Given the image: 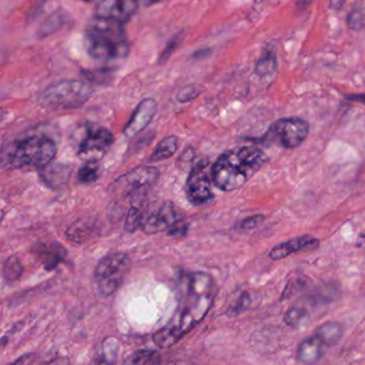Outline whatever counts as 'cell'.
<instances>
[{"instance_id":"obj_1","label":"cell","mask_w":365,"mask_h":365,"mask_svg":"<svg viewBox=\"0 0 365 365\" xmlns=\"http://www.w3.org/2000/svg\"><path fill=\"white\" fill-rule=\"evenodd\" d=\"M216 296L214 279L206 272L184 274L179 287V304L170 321L154 334L160 349L177 344L182 336L199 325L210 310Z\"/></svg>"},{"instance_id":"obj_2","label":"cell","mask_w":365,"mask_h":365,"mask_svg":"<svg viewBox=\"0 0 365 365\" xmlns=\"http://www.w3.org/2000/svg\"><path fill=\"white\" fill-rule=\"evenodd\" d=\"M267 162V155L259 148L244 147L221 154L210 167L212 181L222 191L244 186Z\"/></svg>"},{"instance_id":"obj_3","label":"cell","mask_w":365,"mask_h":365,"mask_svg":"<svg viewBox=\"0 0 365 365\" xmlns=\"http://www.w3.org/2000/svg\"><path fill=\"white\" fill-rule=\"evenodd\" d=\"M86 47L90 57L101 62L122 61L130 53L123 24L94 15L86 28Z\"/></svg>"},{"instance_id":"obj_4","label":"cell","mask_w":365,"mask_h":365,"mask_svg":"<svg viewBox=\"0 0 365 365\" xmlns=\"http://www.w3.org/2000/svg\"><path fill=\"white\" fill-rule=\"evenodd\" d=\"M57 154L55 141L42 133H34L13 143L4 151L2 163L11 168H38L48 166Z\"/></svg>"},{"instance_id":"obj_5","label":"cell","mask_w":365,"mask_h":365,"mask_svg":"<svg viewBox=\"0 0 365 365\" xmlns=\"http://www.w3.org/2000/svg\"><path fill=\"white\" fill-rule=\"evenodd\" d=\"M92 94L93 89L85 81L66 79L48 86L41 93L38 102L46 108H79L90 100Z\"/></svg>"},{"instance_id":"obj_6","label":"cell","mask_w":365,"mask_h":365,"mask_svg":"<svg viewBox=\"0 0 365 365\" xmlns=\"http://www.w3.org/2000/svg\"><path fill=\"white\" fill-rule=\"evenodd\" d=\"M130 268V259L126 253H113L103 257L94 272L101 295L108 297L117 292Z\"/></svg>"},{"instance_id":"obj_7","label":"cell","mask_w":365,"mask_h":365,"mask_svg":"<svg viewBox=\"0 0 365 365\" xmlns=\"http://www.w3.org/2000/svg\"><path fill=\"white\" fill-rule=\"evenodd\" d=\"M310 132L309 123L300 118H283L270 126L262 143H274L284 149L299 147Z\"/></svg>"},{"instance_id":"obj_8","label":"cell","mask_w":365,"mask_h":365,"mask_svg":"<svg viewBox=\"0 0 365 365\" xmlns=\"http://www.w3.org/2000/svg\"><path fill=\"white\" fill-rule=\"evenodd\" d=\"M212 175L210 165L206 162L195 164L186 182V195L193 205H202L212 199Z\"/></svg>"},{"instance_id":"obj_9","label":"cell","mask_w":365,"mask_h":365,"mask_svg":"<svg viewBox=\"0 0 365 365\" xmlns=\"http://www.w3.org/2000/svg\"><path fill=\"white\" fill-rule=\"evenodd\" d=\"M113 143V134L107 128H88L83 140L79 143L78 156L86 163L100 162Z\"/></svg>"},{"instance_id":"obj_10","label":"cell","mask_w":365,"mask_h":365,"mask_svg":"<svg viewBox=\"0 0 365 365\" xmlns=\"http://www.w3.org/2000/svg\"><path fill=\"white\" fill-rule=\"evenodd\" d=\"M181 221H184V218L177 206L173 202H164L149 214H143L141 227L147 234H158L170 231Z\"/></svg>"},{"instance_id":"obj_11","label":"cell","mask_w":365,"mask_h":365,"mask_svg":"<svg viewBox=\"0 0 365 365\" xmlns=\"http://www.w3.org/2000/svg\"><path fill=\"white\" fill-rule=\"evenodd\" d=\"M158 177H160V171L155 167H137L113 182V191L120 195H130L134 191L153 185L158 181Z\"/></svg>"},{"instance_id":"obj_12","label":"cell","mask_w":365,"mask_h":365,"mask_svg":"<svg viewBox=\"0 0 365 365\" xmlns=\"http://www.w3.org/2000/svg\"><path fill=\"white\" fill-rule=\"evenodd\" d=\"M138 0H100L96 15L126 24L138 10Z\"/></svg>"},{"instance_id":"obj_13","label":"cell","mask_w":365,"mask_h":365,"mask_svg":"<svg viewBox=\"0 0 365 365\" xmlns=\"http://www.w3.org/2000/svg\"><path fill=\"white\" fill-rule=\"evenodd\" d=\"M158 111V104L153 98H145L137 106L128 123L124 128V135L128 138L136 136L145 130L155 115Z\"/></svg>"},{"instance_id":"obj_14","label":"cell","mask_w":365,"mask_h":365,"mask_svg":"<svg viewBox=\"0 0 365 365\" xmlns=\"http://www.w3.org/2000/svg\"><path fill=\"white\" fill-rule=\"evenodd\" d=\"M319 240L313 236H302V237L293 238L282 244L277 245L270 251V259L274 261L285 259L294 253L304 252V251H313L319 248Z\"/></svg>"},{"instance_id":"obj_15","label":"cell","mask_w":365,"mask_h":365,"mask_svg":"<svg viewBox=\"0 0 365 365\" xmlns=\"http://www.w3.org/2000/svg\"><path fill=\"white\" fill-rule=\"evenodd\" d=\"M32 250L46 270L55 269L66 257V249L57 242H36Z\"/></svg>"},{"instance_id":"obj_16","label":"cell","mask_w":365,"mask_h":365,"mask_svg":"<svg viewBox=\"0 0 365 365\" xmlns=\"http://www.w3.org/2000/svg\"><path fill=\"white\" fill-rule=\"evenodd\" d=\"M327 349V345L313 332V334L304 339L298 346V361L304 365L317 364L324 357Z\"/></svg>"},{"instance_id":"obj_17","label":"cell","mask_w":365,"mask_h":365,"mask_svg":"<svg viewBox=\"0 0 365 365\" xmlns=\"http://www.w3.org/2000/svg\"><path fill=\"white\" fill-rule=\"evenodd\" d=\"M314 334L323 340L328 349L334 346L344 334V328L336 322H327L315 329Z\"/></svg>"},{"instance_id":"obj_18","label":"cell","mask_w":365,"mask_h":365,"mask_svg":"<svg viewBox=\"0 0 365 365\" xmlns=\"http://www.w3.org/2000/svg\"><path fill=\"white\" fill-rule=\"evenodd\" d=\"M178 147H179V139H178V137L170 136L163 139L158 143L155 150H154L153 153L150 156L149 162L158 163L168 160L177 152Z\"/></svg>"},{"instance_id":"obj_19","label":"cell","mask_w":365,"mask_h":365,"mask_svg":"<svg viewBox=\"0 0 365 365\" xmlns=\"http://www.w3.org/2000/svg\"><path fill=\"white\" fill-rule=\"evenodd\" d=\"M277 70V56L274 51H264L255 66V73L259 76H269Z\"/></svg>"},{"instance_id":"obj_20","label":"cell","mask_w":365,"mask_h":365,"mask_svg":"<svg viewBox=\"0 0 365 365\" xmlns=\"http://www.w3.org/2000/svg\"><path fill=\"white\" fill-rule=\"evenodd\" d=\"M309 313L306 308L300 306H294L285 313L284 321L287 326L297 329V328L306 325Z\"/></svg>"},{"instance_id":"obj_21","label":"cell","mask_w":365,"mask_h":365,"mask_svg":"<svg viewBox=\"0 0 365 365\" xmlns=\"http://www.w3.org/2000/svg\"><path fill=\"white\" fill-rule=\"evenodd\" d=\"M23 264L16 255H12L6 259L4 266V276L6 282L13 283L19 280L23 274Z\"/></svg>"},{"instance_id":"obj_22","label":"cell","mask_w":365,"mask_h":365,"mask_svg":"<svg viewBox=\"0 0 365 365\" xmlns=\"http://www.w3.org/2000/svg\"><path fill=\"white\" fill-rule=\"evenodd\" d=\"M347 25L351 29L360 30L365 25V4L357 2L347 17Z\"/></svg>"},{"instance_id":"obj_23","label":"cell","mask_w":365,"mask_h":365,"mask_svg":"<svg viewBox=\"0 0 365 365\" xmlns=\"http://www.w3.org/2000/svg\"><path fill=\"white\" fill-rule=\"evenodd\" d=\"M119 353V342L117 339L108 338L103 343L102 357L101 359L115 365Z\"/></svg>"},{"instance_id":"obj_24","label":"cell","mask_w":365,"mask_h":365,"mask_svg":"<svg viewBox=\"0 0 365 365\" xmlns=\"http://www.w3.org/2000/svg\"><path fill=\"white\" fill-rule=\"evenodd\" d=\"M98 163H86L78 171V181L83 184H92L98 181Z\"/></svg>"},{"instance_id":"obj_25","label":"cell","mask_w":365,"mask_h":365,"mask_svg":"<svg viewBox=\"0 0 365 365\" xmlns=\"http://www.w3.org/2000/svg\"><path fill=\"white\" fill-rule=\"evenodd\" d=\"M143 220V212L139 207H132L128 212L125 221V230L130 233L136 231L141 227Z\"/></svg>"},{"instance_id":"obj_26","label":"cell","mask_w":365,"mask_h":365,"mask_svg":"<svg viewBox=\"0 0 365 365\" xmlns=\"http://www.w3.org/2000/svg\"><path fill=\"white\" fill-rule=\"evenodd\" d=\"M154 354H155L154 351H149V349L135 351L134 354L126 358L123 365H145L152 359Z\"/></svg>"},{"instance_id":"obj_27","label":"cell","mask_w":365,"mask_h":365,"mask_svg":"<svg viewBox=\"0 0 365 365\" xmlns=\"http://www.w3.org/2000/svg\"><path fill=\"white\" fill-rule=\"evenodd\" d=\"M203 92V88L199 85H189L180 90L177 100L180 103H188L197 98Z\"/></svg>"},{"instance_id":"obj_28","label":"cell","mask_w":365,"mask_h":365,"mask_svg":"<svg viewBox=\"0 0 365 365\" xmlns=\"http://www.w3.org/2000/svg\"><path fill=\"white\" fill-rule=\"evenodd\" d=\"M181 36H177L173 41L168 43L165 51H163L162 56L160 58V63H164L167 60L169 59L171 55H173V51L177 49L178 45H179L180 41H181Z\"/></svg>"},{"instance_id":"obj_29","label":"cell","mask_w":365,"mask_h":365,"mask_svg":"<svg viewBox=\"0 0 365 365\" xmlns=\"http://www.w3.org/2000/svg\"><path fill=\"white\" fill-rule=\"evenodd\" d=\"M264 217L261 216V215H257V216L248 217V218L244 219V220L240 222V229L245 230H252L255 229V227L259 225V223L263 221Z\"/></svg>"},{"instance_id":"obj_30","label":"cell","mask_w":365,"mask_h":365,"mask_svg":"<svg viewBox=\"0 0 365 365\" xmlns=\"http://www.w3.org/2000/svg\"><path fill=\"white\" fill-rule=\"evenodd\" d=\"M32 360H34V355L32 354H25V355L19 357L12 365H29L31 364Z\"/></svg>"},{"instance_id":"obj_31","label":"cell","mask_w":365,"mask_h":365,"mask_svg":"<svg viewBox=\"0 0 365 365\" xmlns=\"http://www.w3.org/2000/svg\"><path fill=\"white\" fill-rule=\"evenodd\" d=\"M347 100L353 101V102L360 103V104L365 105V93L354 94V96H347Z\"/></svg>"},{"instance_id":"obj_32","label":"cell","mask_w":365,"mask_h":365,"mask_svg":"<svg viewBox=\"0 0 365 365\" xmlns=\"http://www.w3.org/2000/svg\"><path fill=\"white\" fill-rule=\"evenodd\" d=\"M346 0H330V8L334 10H340L343 8Z\"/></svg>"},{"instance_id":"obj_33","label":"cell","mask_w":365,"mask_h":365,"mask_svg":"<svg viewBox=\"0 0 365 365\" xmlns=\"http://www.w3.org/2000/svg\"><path fill=\"white\" fill-rule=\"evenodd\" d=\"M357 245L360 248L364 249L365 250V230L358 236Z\"/></svg>"},{"instance_id":"obj_34","label":"cell","mask_w":365,"mask_h":365,"mask_svg":"<svg viewBox=\"0 0 365 365\" xmlns=\"http://www.w3.org/2000/svg\"><path fill=\"white\" fill-rule=\"evenodd\" d=\"M313 0H297V6L299 9H306Z\"/></svg>"},{"instance_id":"obj_35","label":"cell","mask_w":365,"mask_h":365,"mask_svg":"<svg viewBox=\"0 0 365 365\" xmlns=\"http://www.w3.org/2000/svg\"><path fill=\"white\" fill-rule=\"evenodd\" d=\"M6 115H8V111L4 110V109L0 108V122L4 121L6 119Z\"/></svg>"},{"instance_id":"obj_36","label":"cell","mask_w":365,"mask_h":365,"mask_svg":"<svg viewBox=\"0 0 365 365\" xmlns=\"http://www.w3.org/2000/svg\"><path fill=\"white\" fill-rule=\"evenodd\" d=\"M143 1L148 6H152V4H158V2L162 1V0H143Z\"/></svg>"},{"instance_id":"obj_37","label":"cell","mask_w":365,"mask_h":365,"mask_svg":"<svg viewBox=\"0 0 365 365\" xmlns=\"http://www.w3.org/2000/svg\"><path fill=\"white\" fill-rule=\"evenodd\" d=\"M98 365H113L111 364H108V362L104 361V360L100 359V361H98Z\"/></svg>"},{"instance_id":"obj_38","label":"cell","mask_w":365,"mask_h":365,"mask_svg":"<svg viewBox=\"0 0 365 365\" xmlns=\"http://www.w3.org/2000/svg\"><path fill=\"white\" fill-rule=\"evenodd\" d=\"M4 210H0V223H1V221L4 220Z\"/></svg>"},{"instance_id":"obj_39","label":"cell","mask_w":365,"mask_h":365,"mask_svg":"<svg viewBox=\"0 0 365 365\" xmlns=\"http://www.w3.org/2000/svg\"><path fill=\"white\" fill-rule=\"evenodd\" d=\"M83 1H90V0H83Z\"/></svg>"}]
</instances>
